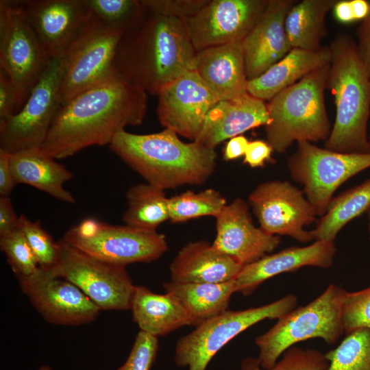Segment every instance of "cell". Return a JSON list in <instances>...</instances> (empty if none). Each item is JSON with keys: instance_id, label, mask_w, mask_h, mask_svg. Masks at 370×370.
I'll return each mask as SVG.
<instances>
[{"instance_id": "83f0119b", "label": "cell", "mask_w": 370, "mask_h": 370, "mask_svg": "<svg viewBox=\"0 0 370 370\" xmlns=\"http://www.w3.org/2000/svg\"><path fill=\"white\" fill-rule=\"evenodd\" d=\"M163 288L180 304L195 326L227 311L230 298L236 293L234 280L221 283L171 281L164 283Z\"/></svg>"}, {"instance_id": "8fae6325", "label": "cell", "mask_w": 370, "mask_h": 370, "mask_svg": "<svg viewBox=\"0 0 370 370\" xmlns=\"http://www.w3.org/2000/svg\"><path fill=\"white\" fill-rule=\"evenodd\" d=\"M51 58L21 1H0V69L15 84L23 106Z\"/></svg>"}, {"instance_id": "d6986e66", "label": "cell", "mask_w": 370, "mask_h": 370, "mask_svg": "<svg viewBox=\"0 0 370 370\" xmlns=\"http://www.w3.org/2000/svg\"><path fill=\"white\" fill-rule=\"evenodd\" d=\"M295 0H269L267 7L242 41L248 81L261 75L293 49L285 19Z\"/></svg>"}, {"instance_id": "4316f807", "label": "cell", "mask_w": 370, "mask_h": 370, "mask_svg": "<svg viewBox=\"0 0 370 370\" xmlns=\"http://www.w3.org/2000/svg\"><path fill=\"white\" fill-rule=\"evenodd\" d=\"M130 310L140 330L154 336H164L193 323L180 304L170 294H158L144 286H135Z\"/></svg>"}, {"instance_id": "cb8c5ba5", "label": "cell", "mask_w": 370, "mask_h": 370, "mask_svg": "<svg viewBox=\"0 0 370 370\" xmlns=\"http://www.w3.org/2000/svg\"><path fill=\"white\" fill-rule=\"evenodd\" d=\"M243 265L200 240L185 245L171 262V281L175 283H221L233 280Z\"/></svg>"}, {"instance_id": "52a82bcc", "label": "cell", "mask_w": 370, "mask_h": 370, "mask_svg": "<svg viewBox=\"0 0 370 370\" xmlns=\"http://www.w3.org/2000/svg\"><path fill=\"white\" fill-rule=\"evenodd\" d=\"M298 300L288 294L258 307L229 310L196 325L180 338L175 345L174 362L188 370H206L212 358L231 340L264 319H278L295 308Z\"/></svg>"}, {"instance_id": "6da1fadb", "label": "cell", "mask_w": 370, "mask_h": 370, "mask_svg": "<svg viewBox=\"0 0 370 370\" xmlns=\"http://www.w3.org/2000/svg\"><path fill=\"white\" fill-rule=\"evenodd\" d=\"M147 94L116 72L60 106L41 149L63 159L90 146L109 145L125 127L142 124Z\"/></svg>"}, {"instance_id": "d6a6232c", "label": "cell", "mask_w": 370, "mask_h": 370, "mask_svg": "<svg viewBox=\"0 0 370 370\" xmlns=\"http://www.w3.org/2000/svg\"><path fill=\"white\" fill-rule=\"evenodd\" d=\"M345 336L325 354L328 361L325 370H370V329H358Z\"/></svg>"}, {"instance_id": "7dc6e473", "label": "cell", "mask_w": 370, "mask_h": 370, "mask_svg": "<svg viewBox=\"0 0 370 370\" xmlns=\"http://www.w3.org/2000/svg\"><path fill=\"white\" fill-rule=\"evenodd\" d=\"M249 143L243 134L230 138L224 148L223 159L230 161L244 156Z\"/></svg>"}, {"instance_id": "74e56055", "label": "cell", "mask_w": 370, "mask_h": 370, "mask_svg": "<svg viewBox=\"0 0 370 370\" xmlns=\"http://www.w3.org/2000/svg\"><path fill=\"white\" fill-rule=\"evenodd\" d=\"M342 322L345 335L358 329H370V286L347 291L342 304Z\"/></svg>"}, {"instance_id": "9a60e30c", "label": "cell", "mask_w": 370, "mask_h": 370, "mask_svg": "<svg viewBox=\"0 0 370 370\" xmlns=\"http://www.w3.org/2000/svg\"><path fill=\"white\" fill-rule=\"evenodd\" d=\"M269 0H209L184 21L197 51L242 42L267 5Z\"/></svg>"}, {"instance_id": "ee69618b", "label": "cell", "mask_w": 370, "mask_h": 370, "mask_svg": "<svg viewBox=\"0 0 370 370\" xmlns=\"http://www.w3.org/2000/svg\"><path fill=\"white\" fill-rule=\"evenodd\" d=\"M368 14L362 19L356 30V42L361 60L370 77V0Z\"/></svg>"}, {"instance_id": "ac0fdd59", "label": "cell", "mask_w": 370, "mask_h": 370, "mask_svg": "<svg viewBox=\"0 0 370 370\" xmlns=\"http://www.w3.org/2000/svg\"><path fill=\"white\" fill-rule=\"evenodd\" d=\"M216 218V236L212 245L243 266L274 251L279 236L271 235L255 226L248 205L237 197L227 204Z\"/></svg>"}, {"instance_id": "c3c4849f", "label": "cell", "mask_w": 370, "mask_h": 370, "mask_svg": "<svg viewBox=\"0 0 370 370\" xmlns=\"http://www.w3.org/2000/svg\"><path fill=\"white\" fill-rule=\"evenodd\" d=\"M38 370H53L51 367L48 366V365H43V366H41Z\"/></svg>"}, {"instance_id": "5b68a950", "label": "cell", "mask_w": 370, "mask_h": 370, "mask_svg": "<svg viewBox=\"0 0 370 370\" xmlns=\"http://www.w3.org/2000/svg\"><path fill=\"white\" fill-rule=\"evenodd\" d=\"M330 63L282 90L267 103V142L283 153L295 143L326 141L331 125L325 103Z\"/></svg>"}, {"instance_id": "bcb514c9", "label": "cell", "mask_w": 370, "mask_h": 370, "mask_svg": "<svg viewBox=\"0 0 370 370\" xmlns=\"http://www.w3.org/2000/svg\"><path fill=\"white\" fill-rule=\"evenodd\" d=\"M11 153L0 149V196H9L16 185L10 166Z\"/></svg>"}, {"instance_id": "277c9868", "label": "cell", "mask_w": 370, "mask_h": 370, "mask_svg": "<svg viewBox=\"0 0 370 370\" xmlns=\"http://www.w3.org/2000/svg\"><path fill=\"white\" fill-rule=\"evenodd\" d=\"M329 47L327 88L334 98L336 116L324 148L342 153H369L370 77L350 35L338 33Z\"/></svg>"}, {"instance_id": "f6af8a7d", "label": "cell", "mask_w": 370, "mask_h": 370, "mask_svg": "<svg viewBox=\"0 0 370 370\" xmlns=\"http://www.w3.org/2000/svg\"><path fill=\"white\" fill-rule=\"evenodd\" d=\"M18 225L19 217L9 196H0V236L18 228Z\"/></svg>"}, {"instance_id": "7a4b0ae2", "label": "cell", "mask_w": 370, "mask_h": 370, "mask_svg": "<svg viewBox=\"0 0 370 370\" xmlns=\"http://www.w3.org/2000/svg\"><path fill=\"white\" fill-rule=\"evenodd\" d=\"M196 54L184 21L148 12L123 33L113 66L147 93L158 95L168 84L193 70Z\"/></svg>"}, {"instance_id": "30bf717a", "label": "cell", "mask_w": 370, "mask_h": 370, "mask_svg": "<svg viewBox=\"0 0 370 370\" xmlns=\"http://www.w3.org/2000/svg\"><path fill=\"white\" fill-rule=\"evenodd\" d=\"M287 166L293 180L303 186V192L317 215L323 216L337 188L370 168V152H337L302 141L297 143Z\"/></svg>"}, {"instance_id": "484cf974", "label": "cell", "mask_w": 370, "mask_h": 370, "mask_svg": "<svg viewBox=\"0 0 370 370\" xmlns=\"http://www.w3.org/2000/svg\"><path fill=\"white\" fill-rule=\"evenodd\" d=\"M10 166L16 184L30 185L62 201L75 202L73 195L63 187L73 177V173L41 148L12 153Z\"/></svg>"}, {"instance_id": "8d00e7d4", "label": "cell", "mask_w": 370, "mask_h": 370, "mask_svg": "<svg viewBox=\"0 0 370 370\" xmlns=\"http://www.w3.org/2000/svg\"><path fill=\"white\" fill-rule=\"evenodd\" d=\"M19 227L26 237L41 269H48L56 262L59 254V243L38 221H32L26 216L19 217Z\"/></svg>"}, {"instance_id": "60d3db41", "label": "cell", "mask_w": 370, "mask_h": 370, "mask_svg": "<svg viewBox=\"0 0 370 370\" xmlns=\"http://www.w3.org/2000/svg\"><path fill=\"white\" fill-rule=\"evenodd\" d=\"M23 103L10 77L0 69V123L16 114Z\"/></svg>"}, {"instance_id": "1f68e13d", "label": "cell", "mask_w": 370, "mask_h": 370, "mask_svg": "<svg viewBox=\"0 0 370 370\" xmlns=\"http://www.w3.org/2000/svg\"><path fill=\"white\" fill-rule=\"evenodd\" d=\"M226 205L225 198L215 189L187 190L169 198V220L176 223L204 216L217 217Z\"/></svg>"}, {"instance_id": "7402d4cb", "label": "cell", "mask_w": 370, "mask_h": 370, "mask_svg": "<svg viewBox=\"0 0 370 370\" xmlns=\"http://www.w3.org/2000/svg\"><path fill=\"white\" fill-rule=\"evenodd\" d=\"M270 121L267 103L249 92L237 98L220 100L208 112L195 140L214 148L225 140Z\"/></svg>"}, {"instance_id": "2e32d148", "label": "cell", "mask_w": 370, "mask_h": 370, "mask_svg": "<svg viewBox=\"0 0 370 370\" xmlns=\"http://www.w3.org/2000/svg\"><path fill=\"white\" fill-rule=\"evenodd\" d=\"M21 291L49 323L60 325L90 323L101 309L73 283L39 268L34 274L17 278Z\"/></svg>"}, {"instance_id": "836d02e7", "label": "cell", "mask_w": 370, "mask_h": 370, "mask_svg": "<svg viewBox=\"0 0 370 370\" xmlns=\"http://www.w3.org/2000/svg\"><path fill=\"white\" fill-rule=\"evenodd\" d=\"M86 3L106 24L123 33L138 25L148 13L141 0H86Z\"/></svg>"}, {"instance_id": "44dd1931", "label": "cell", "mask_w": 370, "mask_h": 370, "mask_svg": "<svg viewBox=\"0 0 370 370\" xmlns=\"http://www.w3.org/2000/svg\"><path fill=\"white\" fill-rule=\"evenodd\" d=\"M336 248L334 242L314 241L305 247H291L266 255L245 265L234 279L236 293L248 296L264 282L281 273L304 267H330Z\"/></svg>"}, {"instance_id": "4dcf8cb0", "label": "cell", "mask_w": 370, "mask_h": 370, "mask_svg": "<svg viewBox=\"0 0 370 370\" xmlns=\"http://www.w3.org/2000/svg\"><path fill=\"white\" fill-rule=\"evenodd\" d=\"M127 208L123 215L125 225L149 230H156L169 220V198L164 190L150 184L131 186L126 194Z\"/></svg>"}, {"instance_id": "ba28073f", "label": "cell", "mask_w": 370, "mask_h": 370, "mask_svg": "<svg viewBox=\"0 0 370 370\" xmlns=\"http://www.w3.org/2000/svg\"><path fill=\"white\" fill-rule=\"evenodd\" d=\"M62 240L94 258L123 267L152 262L169 249L165 236L157 230L113 225L94 219L72 227Z\"/></svg>"}, {"instance_id": "603a6c76", "label": "cell", "mask_w": 370, "mask_h": 370, "mask_svg": "<svg viewBox=\"0 0 370 370\" xmlns=\"http://www.w3.org/2000/svg\"><path fill=\"white\" fill-rule=\"evenodd\" d=\"M193 70L219 101L237 98L248 93L242 42L197 51Z\"/></svg>"}, {"instance_id": "4fadbf2b", "label": "cell", "mask_w": 370, "mask_h": 370, "mask_svg": "<svg viewBox=\"0 0 370 370\" xmlns=\"http://www.w3.org/2000/svg\"><path fill=\"white\" fill-rule=\"evenodd\" d=\"M64 54L51 58L18 112L0 123V149L10 153L41 148L60 107Z\"/></svg>"}, {"instance_id": "681fc988", "label": "cell", "mask_w": 370, "mask_h": 370, "mask_svg": "<svg viewBox=\"0 0 370 370\" xmlns=\"http://www.w3.org/2000/svg\"><path fill=\"white\" fill-rule=\"evenodd\" d=\"M368 214V232L369 234V238H370V210L367 212Z\"/></svg>"}, {"instance_id": "e0dca14e", "label": "cell", "mask_w": 370, "mask_h": 370, "mask_svg": "<svg viewBox=\"0 0 370 370\" xmlns=\"http://www.w3.org/2000/svg\"><path fill=\"white\" fill-rule=\"evenodd\" d=\"M157 96L160 124L192 141L197 138L207 114L219 101L194 70L168 84Z\"/></svg>"}, {"instance_id": "5bb4252c", "label": "cell", "mask_w": 370, "mask_h": 370, "mask_svg": "<svg viewBox=\"0 0 370 370\" xmlns=\"http://www.w3.org/2000/svg\"><path fill=\"white\" fill-rule=\"evenodd\" d=\"M304 194L288 181L272 180L258 184L248 201L265 232L308 243L314 237L311 230L304 228L316 220L317 214Z\"/></svg>"}, {"instance_id": "f35d334b", "label": "cell", "mask_w": 370, "mask_h": 370, "mask_svg": "<svg viewBox=\"0 0 370 370\" xmlns=\"http://www.w3.org/2000/svg\"><path fill=\"white\" fill-rule=\"evenodd\" d=\"M158 350V337L140 330L127 360L114 370H150Z\"/></svg>"}, {"instance_id": "3957f363", "label": "cell", "mask_w": 370, "mask_h": 370, "mask_svg": "<svg viewBox=\"0 0 370 370\" xmlns=\"http://www.w3.org/2000/svg\"><path fill=\"white\" fill-rule=\"evenodd\" d=\"M178 136L168 129L147 134L124 130L109 146L147 183L164 190L184 185H201L216 168L215 149L197 141L184 142Z\"/></svg>"}, {"instance_id": "9c48e42d", "label": "cell", "mask_w": 370, "mask_h": 370, "mask_svg": "<svg viewBox=\"0 0 370 370\" xmlns=\"http://www.w3.org/2000/svg\"><path fill=\"white\" fill-rule=\"evenodd\" d=\"M123 34L90 10L87 20L64 53L61 106L116 73L113 62Z\"/></svg>"}, {"instance_id": "b9f144b4", "label": "cell", "mask_w": 370, "mask_h": 370, "mask_svg": "<svg viewBox=\"0 0 370 370\" xmlns=\"http://www.w3.org/2000/svg\"><path fill=\"white\" fill-rule=\"evenodd\" d=\"M369 10V2L367 0H338L332 9L336 19L343 23L362 21Z\"/></svg>"}, {"instance_id": "ffe728a7", "label": "cell", "mask_w": 370, "mask_h": 370, "mask_svg": "<svg viewBox=\"0 0 370 370\" xmlns=\"http://www.w3.org/2000/svg\"><path fill=\"white\" fill-rule=\"evenodd\" d=\"M21 3L51 58L65 53L90 14L86 0H28Z\"/></svg>"}, {"instance_id": "f546056e", "label": "cell", "mask_w": 370, "mask_h": 370, "mask_svg": "<svg viewBox=\"0 0 370 370\" xmlns=\"http://www.w3.org/2000/svg\"><path fill=\"white\" fill-rule=\"evenodd\" d=\"M370 210V178L332 199L326 212L311 230L314 241L334 242L349 221Z\"/></svg>"}, {"instance_id": "e575fe53", "label": "cell", "mask_w": 370, "mask_h": 370, "mask_svg": "<svg viewBox=\"0 0 370 370\" xmlns=\"http://www.w3.org/2000/svg\"><path fill=\"white\" fill-rule=\"evenodd\" d=\"M328 366V361L321 352L293 346L269 369L262 368L258 358L248 356L241 360L240 370H325Z\"/></svg>"}, {"instance_id": "8992f818", "label": "cell", "mask_w": 370, "mask_h": 370, "mask_svg": "<svg viewBox=\"0 0 370 370\" xmlns=\"http://www.w3.org/2000/svg\"><path fill=\"white\" fill-rule=\"evenodd\" d=\"M346 293L331 284L314 299L288 312L256 337L260 366L271 368L288 349L309 339L319 338L329 345L335 344L344 334L342 304Z\"/></svg>"}, {"instance_id": "f907efd6", "label": "cell", "mask_w": 370, "mask_h": 370, "mask_svg": "<svg viewBox=\"0 0 370 370\" xmlns=\"http://www.w3.org/2000/svg\"><path fill=\"white\" fill-rule=\"evenodd\" d=\"M369 143H370V134L369 135Z\"/></svg>"}, {"instance_id": "7c38bea8", "label": "cell", "mask_w": 370, "mask_h": 370, "mask_svg": "<svg viewBox=\"0 0 370 370\" xmlns=\"http://www.w3.org/2000/svg\"><path fill=\"white\" fill-rule=\"evenodd\" d=\"M56 264L44 269L77 286L101 310H130L136 285L125 267L110 264L69 245L58 242Z\"/></svg>"}, {"instance_id": "7bdbcfd3", "label": "cell", "mask_w": 370, "mask_h": 370, "mask_svg": "<svg viewBox=\"0 0 370 370\" xmlns=\"http://www.w3.org/2000/svg\"><path fill=\"white\" fill-rule=\"evenodd\" d=\"M273 151V148L267 141H249L243 162L252 168L264 166L265 162L271 158Z\"/></svg>"}, {"instance_id": "f1b7e54d", "label": "cell", "mask_w": 370, "mask_h": 370, "mask_svg": "<svg viewBox=\"0 0 370 370\" xmlns=\"http://www.w3.org/2000/svg\"><path fill=\"white\" fill-rule=\"evenodd\" d=\"M338 0H302L291 8L285 29L292 48L314 51L321 49L325 36V17Z\"/></svg>"}, {"instance_id": "d590c367", "label": "cell", "mask_w": 370, "mask_h": 370, "mask_svg": "<svg viewBox=\"0 0 370 370\" xmlns=\"http://www.w3.org/2000/svg\"><path fill=\"white\" fill-rule=\"evenodd\" d=\"M0 249L16 278L30 276L38 271L36 258L19 226L0 236Z\"/></svg>"}, {"instance_id": "d4e9b609", "label": "cell", "mask_w": 370, "mask_h": 370, "mask_svg": "<svg viewBox=\"0 0 370 370\" xmlns=\"http://www.w3.org/2000/svg\"><path fill=\"white\" fill-rule=\"evenodd\" d=\"M329 46L314 51L293 48L258 77L248 81L247 91L264 101L295 84L312 71L330 63Z\"/></svg>"}, {"instance_id": "ab89813d", "label": "cell", "mask_w": 370, "mask_h": 370, "mask_svg": "<svg viewBox=\"0 0 370 370\" xmlns=\"http://www.w3.org/2000/svg\"><path fill=\"white\" fill-rule=\"evenodd\" d=\"M141 2L149 13L184 21L196 14L209 0H141Z\"/></svg>"}]
</instances>
